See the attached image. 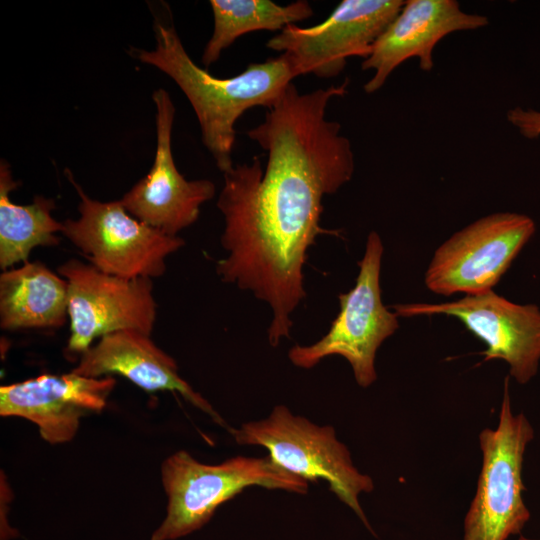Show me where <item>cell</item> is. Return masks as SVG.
<instances>
[{"mask_svg": "<svg viewBox=\"0 0 540 540\" xmlns=\"http://www.w3.org/2000/svg\"><path fill=\"white\" fill-rule=\"evenodd\" d=\"M156 107V152L153 165L120 200L136 219L170 236L195 223L200 207L211 200L215 184L208 179L187 180L178 171L171 148L175 107L164 89L152 95Z\"/></svg>", "mask_w": 540, "mask_h": 540, "instance_id": "7c38bea8", "label": "cell"}, {"mask_svg": "<svg viewBox=\"0 0 540 540\" xmlns=\"http://www.w3.org/2000/svg\"><path fill=\"white\" fill-rule=\"evenodd\" d=\"M116 385L113 376L42 374L0 387V415L34 423L50 444L71 441L83 417L98 414Z\"/></svg>", "mask_w": 540, "mask_h": 540, "instance_id": "4fadbf2b", "label": "cell"}, {"mask_svg": "<svg viewBox=\"0 0 540 540\" xmlns=\"http://www.w3.org/2000/svg\"><path fill=\"white\" fill-rule=\"evenodd\" d=\"M67 317V282L42 262L26 261L1 273V329H57Z\"/></svg>", "mask_w": 540, "mask_h": 540, "instance_id": "2e32d148", "label": "cell"}, {"mask_svg": "<svg viewBox=\"0 0 540 540\" xmlns=\"http://www.w3.org/2000/svg\"><path fill=\"white\" fill-rule=\"evenodd\" d=\"M153 50L131 47V56L152 65L180 87L198 119L202 142L224 174L234 166L237 120L247 110L271 108L296 78L286 54L251 63L238 75L219 78L194 63L174 26L155 20Z\"/></svg>", "mask_w": 540, "mask_h": 540, "instance_id": "7a4b0ae2", "label": "cell"}, {"mask_svg": "<svg viewBox=\"0 0 540 540\" xmlns=\"http://www.w3.org/2000/svg\"><path fill=\"white\" fill-rule=\"evenodd\" d=\"M20 185L13 178L6 160L0 162V268L5 271L29 261L31 251L39 246H56L63 222L52 216L55 200L36 195L32 203L18 205L10 193Z\"/></svg>", "mask_w": 540, "mask_h": 540, "instance_id": "e0dca14e", "label": "cell"}, {"mask_svg": "<svg viewBox=\"0 0 540 540\" xmlns=\"http://www.w3.org/2000/svg\"><path fill=\"white\" fill-rule=\"evenodd\" d=\"M533 436L524 414L512 411L506 377L498 426L479 435L482 468L465 516L463 540H506L521 533L530 518L522 497L523 457Z\"/></svg>", "mask_w": 540, "mask_h": 540, "instance_id": "8992f818", "label": "cell"}, {"mask_svg": "<svg viewBox=\"0 0 540 540\" xmlns=\"http://www.w3.org/2000/svg\"><path fill=\"white\" fill-rule=\"evenodd\" d=\"M214 28L207 42L202 63L209 67L222 51L240 36L260 30H283L288 25L313 16V9L306 0L280 5L271 0H210Z\"/></svg>", "mask_w": 540, "mask_h": 540, "instance_id": "ac0fdd59", "label": "cell"}, {"mask_svg": "<svg viewBox=\"0 0 540 540\" xmlns=\"http://www.w3.org/2000/svg\"><path fill=\"white\" fill-rule=\"evenodd\" d=\"M230 434L239 445L265 448L276 465L308 483L326 481L331 492L373 532L359 502L361 493L374 489L373 480L354 466L331 425H317L277 405L268 417L243 423Z\"/></svg>", "mask_w": 540, "mask_h": 540, "instance_id": "277c9868", "label": "cell"}, {"mask_svg": "<svg viewBox=\"0 0 540 540\" xmlns=\"http://www.w3.org/2000/svg\"><path fill=\"white\" fill-rule=\"evenodd\" d=\"M488 24L487 17L461 10L455 0H408L373 44L363 60V70H373L364 91H378L404 61L417 57L420 69L430 71L433 50L450 33L475 30Z\"/></svg>", "mask_w": 540, "mask_h": 540, "instance_id": "5bb4252c", "label": "cell"}, {"mask_svg": "<svg viewBox=\"0 0 540 540\" xmlns=\"http://www.w3.org/2000/svg\"><path fill=\"white\" fill-rule=\"evenodd\" d=\"M349 80L300 93L292 83L247 136L267 154L234 165L224 176L217 207L224 217L216 263L224 283L236 285L272 309L267 334L276 347L289 338L291 316L304 300L303 267L319 234L325 195L353 176L350 140L340 123L326 118L329 102L347 93Z\"/></svg>", "mask_w": 540, "mask_h": 540, "instance_id": "6da1fadb", "label": "cell"}, {"mask_svg": "<svg viewBox=\"0 0 540 540\" xmlns=\"http://www.w3.org/2000/svg\"><path fill=\"white\" fill-rule=\"evenodd\" d=\"M72 371L91 378L120 375L146 392H177L229 433L233 430L213 406L181 378L174 358L159 348L150 335L140 331L120 330L101 337L80 355Z\"/></svg>", "mask_w": 540, "mask_h": 540, "instance_id": "9a60e30c", "label": "cell"}, {"mask_svg": "<svg viewBox=\"0 0 540 540\" xmlns=\"http://www.w3.org/2000/svg\"><path fill=\"white\" fill-rule=\"evenodd\" d=\"M80 197L79 217L63 221L62 234L98 270L125 279L158 278L166 271V259L185 245L136 219L120 200L102 202L90 198L65 172Z\"/></svg>", "mask_w": 540, "mask_h": 540, "instance_id": "52a82bcc", "label": "cell"}, {"mask_svg": "<svg viewBox=\"0 0 540 540\" xmlns=\"http://www.w3.org/2000/svg\"><path fill=\"white\" fill-rule=\"evenodd\" d=\"M508 121L526 138L540 136V111L515 107L507 113Z\"/></svg>", "mask_w": 540, "mask_h": 540, "instance_id": "d6986e66", "label": "cell"}, {"mask_svg": "<svg viewBox=\"0 0 540 540\" xmlns=\"http://www.w3.org/2000/svg\"><path fill=\"white\" fill-rule=\"evenodd\" d=\"M383 251L379 234L371 231L358 262L354 287L338 296L339 313L320 340L307 346L295 345L289 350L288 358L294 366L311 369L322 359L338 355L348 361L359 386L367 388L376 381L377 350L399 328V316L388 310L381 299Z\"/></svg>", "mask_w": 540, "mask_h": 540, "instance_id": "5b68a950", "label": "cell"}, {"mask_svg": "<svg viewBox=\"0 0 540 540\" xmlns=\"http://www.w3.org/2000/svg\"><path fill=\"white\" fill-rule=\"evenodd\" d=\"M57 272L68 285V354L81 355L97 338L120 330L151 334L157 316L152 279L109 275L77 259Z\"/></svg>", "mask_w": 540, "mask_h": 540, "instance_id": "9c48e42d", "label": "cell"}, {"mask_svg": "<svg viewBox=\"0 0 540 540\" xmlns=\"http://www.w3.org/2000/svg\"><path fill=\"white\" fill-rule=\"evenodd\" d=\"M535 231L534 220L525 214L498 212L482 217L436 249L424 283L442 296L493 290Z\"/></svg>", "mask_w": 540, "mask_h": 540, "instance_id": "ba28073f", "label": "cell"}, {"mask_svg": "<svg viewBox=\"0 0 540 540\" xmlns=\"http://www.w3.org/2000/svg\"><path fill=\"white\" fill-rule=\"evenodd\" d=\"M402 0H343L327 19L302 28L288 25L266 47L286 54L296 77H337L347 58L366 59L373 44L398 15Z\"/></svg>", "mask_w": 540, "mask_h": 540, "instance_id": "30bf717a", "label": "cell"}, {"mask_svg": "<svg viewBox=\"0 0 540 540\" xmlns=\"http://www.w3.org/2000/svg\"><path fill=\"white\" fill-rule=\"evenodd\" d=\"M400 317L446 315L457 318L486 349L484 361L504 360L510 376L528 383L540 362V308L535 304H517L493 290L465 295L444 303L396 304Z\"/></svg>", "mask_w": 540, "mask_h": 540, "instance_id": "8fae6325", "label": "cell"}, {"mask_svg": "<svg viewBox=\"0 0 540 540\" xmlns=\"http://www.w3.org/2000/svg\"><path fill=\"white\" fill-rule=\"evenodd\" d=\"M161 481L168 498L166 516L151 540H176L199 530L220 505L249 487L297 494L309 490L307 481L285 471L268 456H235L207 464L185 450L163 461Z\"/></svg>", "mask_w": 540, "mask_h": 540, "instance_id": "3957f363", "label": "cell"}]
</instances>
